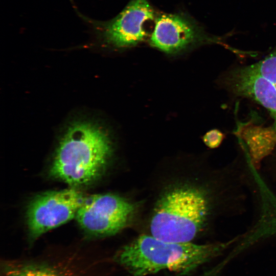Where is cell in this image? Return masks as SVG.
<instances>
[{
  "label": "cell",
  "instance_id": "obj_11",
  "mask_svg": "<svg viewBox=\"0 0 276 276\" xmlns=\"http://www.w3.org/2000/svg\"><path fill=\"white\" fill-rule=\"evenodd\" d=\"M225 138V134L220 130L213 129L208 131L202 137L204 144L210 149L219 147Z\"/></svg>",
  "mask_w": 276,
  "mask_h": 276
},
{
  "label": "cell",
  "instance_id": "obj_4",
  "mask_svg": "<svg viewBox=\"0 0 276 276\" xmlns=\"http://www.w3.org/2000/svg\"><path fill=\"white\" fill-rule=\"evenodd\" d=\"M155 20L150 44L165 53L176 54L201 45L216 43L240 54L226 44L223 37L208 33L195 20L184 13H164Z\"/></svg>",
  "mask_w": 276,
  "mask_h": 276
},
{
  "label": "cell",
  "instance_id": "obj_2",
  "mask_svg": "<svg viewBox=\"0 0 276 276\" xmlns=\"http://www.w3.org/2000/svg\"><path fill=\"white\" fill-rule=\"evenodd\" d=\"M112 146L108 134L90 122L73 123L61 139L50 175L72 186L91 183L104 171Z\"/></svg>",
  "mask_w": 276,
  "mask_h": 276
},
{
  "label": "cell",
  "instance_id": "obj_9",
  "mask_svg": "<svg viewBox=\"0 0 276 276\" xmlns=\"http://www.w3.org/2000/svg\"><path fill=\"white\" fill-rule=\"evenodd\" d=\"M252 229L262 240L276 236V194L269 187L263 188L259 193Z\"/></svg>",
  "mask_w": 276,
  "mask_h": 276
},
{
  "label": "cell",
  "instance_id": "obj_13",
  "mask_svg": "<svg viewBox=\"0 0 276 276\" xmlns=\"http://www.w3.org/2000/svg\"><path fill=\"white\" fill-rule=\"evenodd\" d=\"M255 171H259V170H257V169H253L252 170V172H252V178H253V173H254V172ZM253 180H254V178H253ZM242 235H243V234H242V236H241V244H242L243 246H244L245 247H247V246H246V245H245V244H244V243L243 242V241H242Z\"/></svg>",
  "mask_w": 276,
  "mask_h": 276
},
{
  "label": "cell",
  "instance_id": "obj_1",
  "mask_svg": "<svg viewBox=\"0 0 276 276\" xmlns=\"http://www.w3.org/2000/svg\"><path fill=\"white\" fill-rule=\"evenodd\" d=\"M238 239V236L227 242L198 244L166 241L142 235L120 249L114 260L133 276H145L163 270L186 275L218 256Z\"/></svg>",
  "mask_w": 276,
  "mask_h": 276
},
{
  "label": "cell",
  "instance_id": "obj_5",
  "mask_svg": "<svg viewBox=\"0 0 276 276\" xmlns=\"http://www.w3.org/2000/svg\"><path fill=\"white\" fill-rule=\"evenodd\" d=\"M136 205L112 194L84 197L76 214L79 224L87 234L97 237L114 235L131 223Z\"/></svg>",
  "mask_w": 276,
  "mask_h": 276
},
{
  "label": "cell",
  "instance_id": "obj_10",
  "mask_svg": "<svg viewBox=\"0 0 276 276\" xmlns=\"http://www.w3.org/2000/svg\"><path fill=\"white\" fill-rule=\"evenodd\" d=\"M251 66L267 80L274 96L276 116V48L263 59Z\"/></svg>",
  "mask_w": 276,
  "mask_h": 276
},
{
  "label": "cell",
  "instance_id": "obj_3",
  "mask_svg": "<svg viewBox=\"0 0 276 276\" xmlns=\"http://www.w3.org/2000/svg\"><path fill=\"white\" fill-rule=\"evenodd\" d=\"M89 26L96 38L115 48L135 46L147 36L145 26L155 16L147 0H131L115 17L107 21L96 20L76 11Z\"/></svg>",
  "mask_w": 276,
  "mask_h": 276
},
{
  "label": "cell",
  "instance_id": "obj_7",
  "mask_svg": "<svg viewBox=\"0 0 276 276\" xmlns=\"http://www.w3.org/2000/svg\"><path fill=\"white\" fill-rule=\"evenodd\" d=\"M94 262L68 258L5 262L1 276H98Z\"/></svg>",
  "mask_w": 276,
  "mask_h": 276
},
{
  "label": "cell",
  "instance_id": "obj_12",
  "mask_svg": "<svg viewBox=\"0 0 276 276\" xmlns=\"http://www.w3.org/2000/svg\"><path fill=\"white\" fill-rule=\"evenodd\" d=\"M249 168H250V170L251 173V169H252V168H255V169H256V168L253 165H250ZM257 170H258V169H257ZM251 175H252V174H251ZM252 179H253V178H252ZM253 187H254V180H253ZM241 237H240V240L241 238ZM238 245H239V247L241 249H243L244 248H245V247H244L241 245V243H240V244H239Z\"/></svg>",
  "mask_w": 276,
  "mask_h": 276
},
{
  "label": "cell",
  "instance_id": "obj_6",
  "mask_svg": "<svg viewBox=\"0 0 276 276\" xmlns=\"http://www.w3.org/2000/svg\"><path fill=\"white\" fill-rule=\"evenodd\" d=\"M84 198L75 189L47 192L35 197L27 212L30 237L36 239L76 217Z\"/></svg>",
  "mask_w": 276,
  "mask_h": 276
},
{
  "label": "cell",
  "instance_id": "obj_15",
  "mask_svg": "<svg viewBox=\"0 0 276 276\" xmlns=\"http://www.w3.org/2000/svg\"><path fill=\"white\" fill-rule=\"evenodd\" d=\"M250 165H252V164H250V165H249V166H250ZM239 240H240V239H239ZM238 247H239V246H238ZM239 248L240 249H241L239 247Z\"/></svg>",
  "mask_w": 276,
  "mask_h": 276
},
{
  "label": "cell",
  "instance_id": "obj_8",
  "mask_svg": "<svg viewBox=\"0 0 276 276\" xmlns=\"http://www.w3.org/2000/svg\"><path fill=\"white\" fill-rule=\"evenodd\" d=\"M235 133L242 151L259 170L263 160L276 148V128L248 122L239 125Z\"/></svg>",
  "mask_w": 276,
  "mask_h": 276
},
{
  "label": "cell",
  "instance_id": "obj_14",
  "mask_svg": "<svg viewBox=\"0 0 276 276\" xmlns=\"http://www.w3.org/2000/svg\"><path fill=\"white\" fill-rule=\"evenodd\" d=\"M249 164H251V163H249ZM238 248L239 249H240L239 248V247H238Z\"/></svg>",
  "mask_w": 276,
  "mask_h": 276
}]
</instances>
